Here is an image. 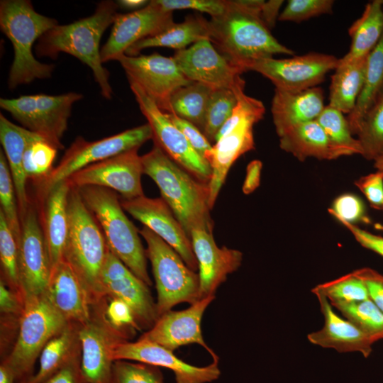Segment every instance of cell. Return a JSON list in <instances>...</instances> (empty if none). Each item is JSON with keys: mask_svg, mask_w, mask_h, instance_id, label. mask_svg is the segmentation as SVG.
<instances>
[{"mask_svg": "<svg viewBox=\"0 0 383 383\" xmlns=\"http://www.w3.org/2000/svg\"><path fill=\"white\" fill-rule=\"evenodd\" d=\"M209 24L214 47L243 72L253 61L277 54L294 55L272 35L247 0H228L226 10L211 17Z\"/></svg>", "mask_w": 383, "mask_h": 383, "instance_id": "6da1fadb", "label": "cell"}, {"mask_svg": "<svg viewBox=\"0 0 383 383\" xmlns=\"http://www.w3.org/2000/svg\"><path fill=\"white\" fill-rule=\"evenodd\" d=\"M141 159L143 173L157 185L162 199L189 238L194 230L212 233L208 183L183 169L155 144Z\"/></svg>", "mask_w": 383, "mask_h": 383, "instance_id": "7a4b0ae2", "label": "cell"}, {"mask_svg": "<svg viewBox=\"0 0 383 383\" xmlns=\"http://www.w3.org/2000/svg\"><path fill=\"white\" fill-rule=\"evenodd\" d=\"M118 6L117 2L102 1L90 16L53 27L39 38L38 56L55 58L60 52L73 55L91 68L101 95L111 99L109 72L102 65L99 43L104 32L113 23Z\"/></svg>", "mask_w": 383, "mask_h": 383, "instance_id": "3957f363", "label": "cell"}, {"mask_svg": "<svg viewBox=\"0 0 383 383\" xmlns=\"http://www.w3.org/2000/svg\"><path fill=\"white\" fill-rule=\"evenodd\" d=\"M68 234L63 252L91 304L105 297L101 272L109 250L104 235L93 213L83 201L78 188L71 186L67 199Z\"/></svg>", "mask_w": 383, "mask_h": 383, "instance_id": "277c9868", "label": "cell"}, {"mask_svg": "<svg viewBox=\"0 0 383 383\" xmlns=\"http://www.w3.org/2000/svg\"><path fill=\"white\" fill-rule=\"evenodd\" d=\"M57 25V21L36 12L28 0H3L0 2V28L13 48L8 86L15 89L36 79L51 77L54 65L41 63L33 52L37 39Z\"/></svg>", "mask_w": 383, "mask_h": 383, "instance_id": "5b68a950", "label": "cell"}, {"mask_svg": "<svg viewBox=\"0 0 383 383\" xmlns=\"http://www.w3.org/2000/svg\"><path fill=\"white\" fill-rule=\"evenodd\" d=\"M78 189L100 225L109 250L138 278L148 286L152 285L147 269L146 251L139 231L125 214L116 192L97 186Z\"/></svg>", "mask_w": 383, "mask_h": 383, "instance_id": "8992f818", "label": "cell"}, {"mask_svg": "<svg viewBox=\"0 0 383 383\" xmlns=\"http://www.w3.org/2000/svg\"><path fill=\"white\" fill-rule=\"evenodd\" d=\"M68 323L45 293L23 299L16 341L2 362L12 371L16 380L22 379V383L31 377L35 362L45 345Z\"/></svg>", "mask_w": 383, "mask_h": 383, "instance_id": "52a82bcc", "label": "cell"}, {"mask_svg": "<svg viewBox=\"0 0 383 383\" xmlns=\"http://www.w3.org/2000/svg\"><path fill=\"white\" fill-rule=\"evenodd\" d=\"M147 243L157 292L159 316L180 303L193 304L200 300L199 273L191 270L165 240L144 226L139 231Z\"/></svg>", "mask_w": 383, "mask_h": 383, "instance_id": "ba28073f", "label": "cell"}, {"mask_svg": "<svg viewBox=\"0 0 383 383\" xmlns=\"http://www.w3.org/2000/svg\"><path fill=\"white\" fill-rule=\"evenodd\" d=\"M152 139L147 123L116 135L94 141L78 137L65 151L60 163L40 184V195L47 193L55 184L68 179L76 172L94 163L139 148Z\"/></svg>", "mask_w": 383, "mask_h": 383, "instance_id": "9c48e42d", "label": "cell"}, {"mask_svg": "<svg viewBox=\"0 0 383 383\" xmlns=\"http://www.w3.org/2000/svg\"><path fill=\"white\" fill-rule=\"evenodd\" d=\"M82 94L70 92L60 95L44 94L1 99L0 106L10 113L25 128L38 134L63 149L61 139L67 130L73 104Z\"/></svg>", "mask_w": 383, "mask_h": 383, "instance_id": "30bf717a", "label": "cell"}, {"mask_svg": "<svg viewBox=\"0 0 383 383\" xmlns=\"http://www.w3.org/2000/svg\"><path fill=\"white\" fill-rule=\"evenodd\" d=\"M131 89L152 132V140L165 154L196 179L208 183L212 175L209 163L200 156L184 135L169 119L166 112L135 82Z\"/></svg>", "mask_w": 383, "mask_h": 383, "instance_id": "8fae6325", "label": "cell"}, {"mask_svg": "<svg viewBox=\"0 0 383 383\" xmlns=\"http://www.w3.org/2000/svg\"><path fill=\"white\" fill-rule=\"evenodd\" d=\"M338 62L332 55L309 52L289 58L260 59L248 64L245 70L260 73L276 89L295 92L317 87L330 71L335 70Z\"/></svg>", "mask_w": 383, "mask_h": 383, "instance_id": "7c38bea8", "label": "cell"}, {"mask_svg": "<svg viewBox=\"0 0 383 383\" xmlns=\"http://www.w3.org/2000/svg\"><path fill=\"white\" fill-rule=\"evenodd\" d=\"M18 245V279L24 299L44 294L50 282L52 266L36 206L30 202L21 218Z\"/></svg>", "mask_w": 383, "mask_h": 383, "instance_id": "4fadbf2b", "label": "cell"}, {"mask_svg": "<svg viewBox=\"0 0 383 383\" xmlns=\"http://www.w3.org/2000/svg\"><path fill=\"white\" fill-rule=\"evenodd\" d=\"M265 112L261 101L248 96L238 121L213 145L209 161L212 175L208 184L211 209L231 166L241 155L255 149L253 128L263 118Z\"/></svg>", "mask_w": 383, "mask_h": 383, "instance_id": "5bb4252c", "label": "cell"}, {"mask_svg": "<svg viewBox=\"0 0 383 383\" xmlns=\"http://www.w3.org/2000/svg\"><path fill=\"white\" fill-rule=\"evenodd\" d=\"M184 75L212 90L226 89L237 96L244 92L242 70L221 54L209 39L201 40L173 55Z\"/></svg>", "mask_w": 383, "mask_h": 383, "instance_id": "9a60e30c", "label": "cell"}, {"mask_svg": "<svg viewBox=\"0 0 383 383\" xmlns=\"http://www.w3.org/2000/svg\"><path fill=\"white\" fill-rule=\"evenodd\" d=\"M118 61L128 82L137 84L165 112L172 94L192 82L184 75L172 57L157 52L138 56L124 54Z\"/></svg>", "mask_w": 383, "mask_h": 383, "instance_id": "2e32d148", "label": "cell"}, {"mask_svg": "<svg viewBox=\"0 0 383 383\" xmlns=\"http://www.w3.org/2000/svg\"><path fill=\"white\" fill-rule=\"evenodd\" d=\"M138 149H133L88 165L69 179L71 186H97L118 192L123 199L143 196V166Z\"/></svg>", "mask_w": 383, "mask_h": 383, "instance_id": "e0dca14e", "label": "cell"}, {"mask_svg": "<svg viewBox=\"0 0 383 383\" xmlns=\"http://www.w3.org/2000/svg\"><path fill=\"white\" fill-rule=\"evenodd\" d=\"M106 296L125 302L140 328H151L159 318L148 285L131 271L109 248L101 272Z\"/></svg>", "mask_w": 383, "mask_h": 383, "instance_id": "ac0fdd59", "label": "cell"}, {"mask_svg": "<svg viewBox=\"0 0 383 383\" xmlns=\"http://www.w3.org/2000/svg\"><path fill=\"white\" fill-rule=\"evenodd\" d=\"M174 23L172 12L162 10L153 0L140 9L117 13L109 38L101 49L102 62L118 60L132 45L160 33Z\"/></svg>", "mask_w": 383, "mask_h": 383, "instance_id": "d6986e66", "label": "cell"}, {"mask_svg": "<svg viewBox=\"0 0 383 383\" xmlns=\"http://www.w3.org/2000/svg\"><path fill=\"white\" fill-rule=\"evenodd\" d=\"M121 203L124 211L170 245L191 270H199L191 238L162 198L143 195L123 199Z\"/></svg>", "mask_w": 383, "mask_h": 383, "instance_id": "ffe728a7", "label": "cell"}, {"mask_svg": "<svg viewBox=\"0 0 383 383\" xmlns=\"http://www.w3.org/2000/svg\"><path fill=\"white\" fill-rule=\"evenodd\" d=\"M111 357L113 362L133 360L170 369L174 372L177 383H207L217 379L221 374L219 359L213 360L206 367H196L181 360L172 351L140 338L135 342H117L113 347Z\"/></svg>", "mask_w": 383, "mask_h": 383, "instance_id": "44dd1931", "label": "cell"}, {"mask_svg": "<svg viewBox=\"0 0 383 383\" xmlns=\"http://www.w3.org/2000/svg\"><path fill=\"white\" fill-rule=\"evenodd\" d=\"M214 299V296H210L184 310H170L162 314L140 338L151 340L172 352L181 346L196 343L206 349L213 360H218L219 357L205 343L201 328L205 310Z\"/></svg>", "mask_w": 383, "mask_h": 383, "instance_id": "7402d4cb", "label": "cell"}, {"mask_svg": "<svg viewBox=\"0 0 383 383\" xmlns=\"http://www.w3.org/2000/svg\"><path fill=\"white\" fill-rule=\"evenodd\" d=\"M128 335L111 328L104 321L91 319L79 326L81 370L87 383H113L111 352Z\"/></svg>", "mask_w": 383, "mask_h": 383, "instance_id": "603a6c76", "label": "cell"}, {"mask_svg": "<svg viewBox=\"0 0 383 383\" xmlns=\"http://www.w3.org/2000/svg\"><path fill=\"white\" fill-rule=\"evenodd\" d=\"M190 238L199 265V298L214 296L227 276L241 265L243 253L226 246L219 248L213 233L206 231L194 230Z\"/></svg>", "mask_w": 383, "mask_h": 383, "instance_id": "cb8c5ba5", "label": "cell"}, {"mask_svg": "<svg viewBox=\"0 0 383 383\" xmlns=\"http://www.w3.org/2000/svg\"><path fill=\"white\" fill-rule=\"evenodd\" d=\"M45 294L68 323L82 326L91 319L90 306L92 304L87 291L65 261L62 260L52 269Z\"/></svg>", "mask_w": 383, "mask_h": 383, "instance_id": "d4e9b609", "label": "cell"}, {"mask_svg": "<svg viewBox=\"0 0 383 383\" xmlns=\"http://www.w3.org/2000/svg\"><path fill=\"white\" fill-rule=\"evenodd\" d=\"M312 292L319 301L324 325L321 329L308 335L309 342L340 353L359 352L367 357L374 343L370 338L348 319L336 314L323 294L318 292Z\"/></svg>", "mask_w": 383, "mask_h": 383, "instance_id": "484cf974", "label": "cell"}, {"mask_svg": "<svg viewBox=\"0 0 383 383\" xmlns=\"http://www.w3.org/2000/svg\"><path fill=\"white\" fill-rule=\"evenodd\" d=\"M325 106L320 87L295 92L275 88L271 113L277 135L295 126L316 120Z\"/></svg>", "mask_w": 383, "mask_h": 383, "instance_id": "4316f807", "label": "cell"}, {"mask_svg": "<svg viewBox=\"0 0 383 383\" xmlns=\"http://www.w3.org/2000/svg\"><path fill=\"white\" fill-rule=\"evenodd\" d=\"M71 185L68 179L55 184L41 196V225L52 269L63 260L68 234L67 199Z\"/></svg>", "mask_w": 383, "mask_h": 383, "instance_id": "83f0119b", "label": "cell"}, {"mask_svg": "<svg viewBox=\"0 0 383 383\" xmlns=\"http://www.w3.org/2000/svg\"><path fill=\"white\" fill-rule=\"evenodd\" d=\"M41 138L38 134L13 123L0 114V141L14 184L21 220L30 202L26 189L28 179L23 169V153L30 143Z\"/></svg>", "mask_w": 383, "mask_h": 383, "instance_id": "f1b7e54d", "label": "cell"}, {"mask_svg": "<svg viewBox=\"0 0 383 383\" xmlns=\"http://www.w3.org/2000/svg\"><path fill=\"white\" fill-rule=\"evenodd\" d=\"M279 138L280 148L299 161L309 157L328 160L340 157L316 120L295 126Z\"/></svg>", "mask_w": 383, "mask_h": 383, "instance_id": "f546056e", "label": "cell"}, {"mask_svg": "<svg viewBox=\"0 0 383 383\" xmlns=\"http://www.w3.org/2000/svg\"><path fill=\"white\" fill-rule=\"evenodd\" d=\"M203 39L210 40L209 20L200 14L189 15L182 22L174 23L160 33L134 43L125 54L138 56L143 50L153 47L169 48L177 51Z\"/></svg>", "mask_w": 383, "mask_h": 383, "instance_id": "4dcf8cb0", "label": "cell"}, {"mask_svg": "<svg viewBox=\"0 0 383 383\" xmlns=\"http://www.w3.org/2000/svg\"><path fill=\"white\" fill-rule=\"evenodd\" d=\"M367 57L351 61L339 59L331 77L329 106L343 113L353 111L362 88Z\"/></svg>", "mask_w": 383, "mask_h": 383, "instance_id": "1f68e13d", "label": "cell"}, {"mask_svg": "<svg viewBox=\"0 0 383 383\" xmlns=\"http://www.w3.org/2000/svg\"><path fill=\"white\" fill-rule=\"evenodd\" d=\"M351 43L343 61L367 57L377 46L383 35V4L381 0L367 3L362 16L349 28Z\"/></svg>", "mask_w": 383, "mask_h": 383, "instance_id": "d6a6232c", "label": "cell"}, {"mask_svg": "<svg viewBox=\"0 0 383 383\" xmlns=\"http://www.w3.org/2000/svg\"><path fill=\"white\" fill-rule=\"evenodd\" d=\"M79 345L78 329L69 323L43 349L37 373L22 383H45L60 368L79 356Z\"/></svg>", "mask_w": 383, "mask_h": 383, "instance_id": "836d02e7", "label": "cell"}, {"mask_svg": "<svg viewBox=\"0 0 383 383\" xmlns=\"http://www.w3.org/2000/svg\"><path fill=\"white\" fill-rule=\"evenodd\" d=\"M383 88V35L377 46L367 57L362 88L353 111L347 119L353 135H356L360 124Z\"/></svg>", "mask_w": 383, "mask_h": 383, "instance_id": "e575fe53", "label": "cell"}, {"mask_svg": "<svg viewBox=\"0 0 383 383\" xmlns=\"http://www.w3.org/2000/svg\"><path fill=\"white\" fill-rule=\"evenodd\" d=\"M212 89L192 82L176 90L171 96L167 111L192 123L203 131L206 108Z\"/></svg>", "mask_w": 383, "mask_h": 383, "instance_id": "d590c367", "label": "cell"}, {"mask_svg": "<svg viewBox=\"0 0 383 383\" xmlns=\"http://www.w3.org/2000/svg\"><path fill=\"white\" fill-rule=\"evenodd\" d=\"M343 114L328 104L316 121L340 157L362 155L360 143L353 137L348 119Z\"/></svg>", "mask_w": 383, "mask_h": 383, "instance_id": "8d00e7d4", "label": "cell"}, {"mask_svg": "<svg viewBox=\"0 0 383 383\" xmlns=\"http://www.w3.org/2000/svg\"><path fill=\"white\" fill-rule=\"evenodd\" d=\"M356 135L362 157L374 161L383 155V88L365 114Z\"/></svg>", "mask_w": 383, "mask_h": 383, "instance_id": "74e56055", "label": "cell"}, {"mask_svg": "<svg viewBox=\"0 0 383 383\" xmlns=\"http://www.w3.org/2000/svg\"><path fill=\"white\" fill-rule=\"evenodd\" d=\"M331 304L374 343L383 339V312L370 299Z\"/></svg>", "mask_w": 383, "mask_h": 383, "instance_id": "f35d334b", "label": "cell"}, {"mask_svg": "<svg viewBox=\"0 0 383 383\" xmlns=\"http://www.w3.org/2000/svg\"><path fill=\"white\" fill-rule=\"evenodd\" d=\"M237 103L238 97L233 91L226 89L212 90L202 131L210 143L215 142L218 132L231 116Z\"/></svg>", "mask_w": 383, "mask_h": 383, "instance_id": "ab89813d", "label": "cell"}, {"mask_svg": "<svg viewBox=\"0 0 383 383\" xmlns=\"http://www.w3.org/2000/svg\"><path fill=\"white\" fill-rule=\"evenodd\" d=\"M57 148L43 138L30 143L23 153V169L27 179L43 181L52 171Z\"/></svg>", "mask_w": 383, "mask_h": 383, "instance_id": "60d3db41", "label": "cell"}, {"mask_svg": "<svg viewBox=\"0 0 383 383\" xmlns=\"http://www.w3.org/2000/svg\"><path fill=\"white\" fill-rule=\"evenodd\" d=\"M0 211L19 245L21 237V221L17 196L6 155L0 150Z\"/></svg>", "mask_w": 383, "mask_h": 383, "instance_id": "b9f144b4", "label": "cell"}, {"mask_svg": "<svg viewBox=\"0 0 383 383\" xmlns=\"http://www.w3.org/2000/svg\"><path fill=\"white\" fill-rule=\"evenodd\" d=\"M311 292L321 293L331 303L354 302L370 299L365 284L354 272L320 284Z\"/></svg>", "mask_w": 383, "mask_h": 383, "instance_id": "7bdbcfd3", "label": "cell"}, {"mask_svg": "<svg viewBox=\"0 0 383 383\" xmlns=\"http://www.w3.org/2000/svg\"><path fill=\"white\" fill-rule=\"evenodd\" d=\"M0 260L4 279L10 288L22 296L18 279V245L1 211Z\"/></svg>", "mask_w": 383, "mask_h": 383, "instance_id": "ee69618b", "label": "cell"}, {"mask_svg": "<svg viewBox=\"0 0 383 383\" xmlns=\"http://www.w3.org/2000/svg\"><path fill=\"white\" fill-rule=\"evenodd\" d=\"M113 383H163L157 367L145 363L116 360L113 364Z\"/></svg>", "mask_w": 383, "mask_h": 383, "instance_id": "f6af8a7d", "label": "cell"}, {"mask_svg": "<svg viewBox=\"0 0 383 383\" xmlns=\"http://www.w3.org/2000/svg\"><path fill=\"white\" fill-rule=\"evenodd\" d=\"M333 0H289L280 13L279 21L300 23L333 12Z\"/></svg>", "mask_w": 383, "mask_h": 383, "instance_id": "bcb514c9", "label": "cell"}, {"mask_svg": "<svg viewBox=\"0 0 383 383\" xmlns=\"http://www.w3.org/2000/svg\"><path fill=\"white\" fill-rule=\"evenodd\" d=\"M328 213L335 218H339L355 224L359 221L369 222L362 200L356 195L345 193L336 197Z\"/></svg>", "mask_w": 383, "mask_h": 383, "instance_id": "7dc6e473", "label": "cell"}, {"mask_svg": "<svg viewBox=\"0 0 383 383\" xmlns=\"http://www.w3.org/2000/svg\"><path fill=\"white\" fill-rule=\"evenodd\" d=\"M165 11L192 9L206 13L211 17L222 14L228 6V0H153Z\"/></svg>", "mask_w": 383, "mask_h": 383, "instance_id": "c3c4849f", "label": "cell"}, {"mask_svg": "<svg viewBox=\"0 0 383 383\" xmlns=\"http://www.w3.org/2000/svg\"><path fill=\"white\" fill-rule=\"evenodd\" d=\"M104 321L114 330L128 335L127 330L140 329L131 308L123 301L112 299L106 308Z\"/></svg>", "mask_w": 383, "mask_h": 383, "instance_id": "681fc988", "label": "cell"}, {"mask_svg": "<svg viewBox=\"0 0 383 383\" xmlns=\"http://www.w3.org/2000/svg\"><path fill=\"white\" fill-rule=\"evenodd\" d=\"M169 119L184 135L193 148L209 163L211 157L213 145L203 133L192 123L176 116L167 113Z\"/></svg>", "mask_w": 383, "mask_h": 383, "instance_id": "f907efd6", "label": "cell"}, {"mask_svg": "<svg viewBox=\"0 0 383 383\" xmlns=\"http://www.w3.org/2000/svg\"><path fill=\"white\" fill-rule=\"evenodd\" d=\"M372 208L383 209V170L362 176L355 182Z\"/></svg>", "mask_w": 383, "mask_h": 383, "instance_id": "816d5d0a", "label": "cell"}, {"mask_svg": "<svg viewBox=\"0 0 383 383\" xmlns=\"http://www.w3.org/2000/svg\"><path fill=\"white\" fill-rule=\"evenodd\" d=\"M354 273L364 282L370 299L383 312V275L368 267L357 270Z\"/></svg>", "mask_w": 383, "mask_h": 383, "instance_id": "f5cc1de1", "label": "cell"}, {"mask_svg": "<svg viewBox=\"0 0 383 383\" xmlns=\"http://www.w3.org/2000/svg\"><path fill=\"white\" fill-rule=\"evenodd\" d=\"M335 219L351 233L360 245L383 257V237L368 232L355 224L339 218Z\"/></svg>", "mask_w": 383, "mask_h": 383, "instance_id": "db71d44e", "label": "cell"}, {"mask_svg": "<svg viewBox=\"0 0 383 383\" xmlns=\"http://www.w3.org/2000/svg\"><path fill=\"white\" fill-rule=\"evenodd\" d=\"M45 383H87L82 372L79 356L60 368Z\"/></svg>", "mask_w": 383, "mask_h": 383, "instance_id": "11a10c76", "label": "cell"}, {"mask_svg": "<svg viewBox=\"0 0 383 383\" xmlns=\"http://www.w3.org/2000/svg\"><path fill=\"white\" fill-rule=\"evenodd\" d=\"M23 307V297L8 289L4 281L0 282V309L3 313L21 315Z\"/></svg>", "mask_w": 383, "mask_h": 383, "instance_id": "9f6ffc18", "label": "cell"}, {"mask_svg": "<svg viewBox=\"0 0 383 383\" xmlns=\"http://www.w3.org/2000/svg\"><path fill=\"white\" fill-rule=\"evenodd\" d=\"M284 1L282 0L262 1L259 9V16L269 29L274 27L279 20V10Z\"/></svg>", "mask_w": 383, "mask_h": 383, "instance_id": "6f0895ef", "label": "cell"}, {"mask_svg": "<svg viewBox=\"0 0 383 383\" xmlns=\"http://www.w3.org/2000/svg\"><path fill=\"white\" fill-rule=\"evenodd\" d=\"M262 163L260 160L251 161L247 166L246 175L242 191L245 194L252 193L260 184Z\"/></svg>", "mask_w": 383, "mask_h": 383, "instance_id": "680465c9", "label": "cell"}, {"mask_svg": "<svg viewBox=\"0 0 383 383\" xmlns=\"http://www.w3.org/2000/svg\"><path fill=\"white\" fill-rule=\"evenodd\" d=\"M149 3L145 0H120L117 1L118 6L126 9H134L135 11L140 9Z\"/></svg>", "mask_w": 383, "mask_h": 383, "instance_id": "91938a15", "label": "cell"}, {"mask_svg": "<svg viewBox=\"0 0 383 383\" xmlns=\"http://www.w3.org/2000/svg\"><path fill=\"white\" fill-rule=\"evenodd\" d=\"M15 376L12 371L4 364L0 366V383H14Z\"/></svg>", "mask_w": 383, "mask_h": 383, "instance_id": "94428289", "label": "cell"}, {"mask_svg": "<svg viewBox=\"0 0 383 383\" xmlns=\"http://www.w3.org/2000/svg\"><path fill=\"white\" fill-rule=\"evenodd\" d=\"M374 162V165L377 168V170H383V155L376 159Z\"/></svg>", "mask_w": 383, "mask_h": 383, "instance_id": "6125c7cd", "label": "cell"}, {"mask_svg": "<svg viewBox=\"0 0 383 383\" xmlns=\"http://www.w3.org/2000/svg\"><path fill=\"white\" fill-rule=\"evenodd\" d=\"M381 1H382V4H383V0H381Z\"/></svg>", "mask_w": 383, "mask_h": 383, "instance_id": "be15d7a7", "label": "cell"}]
</instances>
